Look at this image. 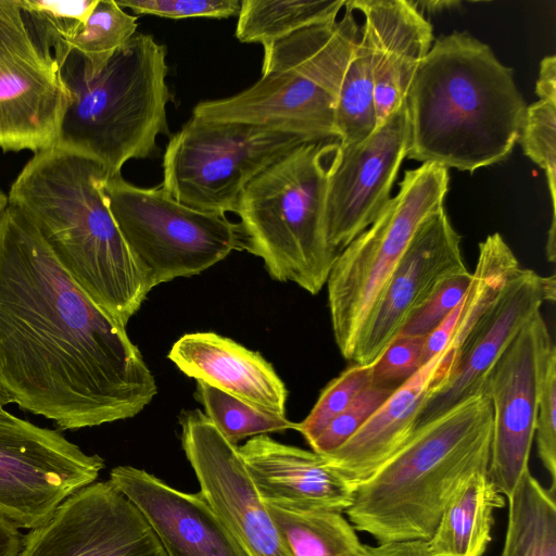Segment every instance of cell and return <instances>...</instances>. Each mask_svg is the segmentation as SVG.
<instances>
[{
	"mask_svg": "<svg viewBox=\"0 0 556 556\" xmlns=\"http://www.w3.org/2000/svg\"><path fill=\"white\" fill-rule=\"evenodd\" d=\"M0 388L61 430L135 417L157 392L125 326L9 204L0 215Z\"/></svg>",
	"mask_w": 556,
	"mask_h": 556,
	"instance_id": "obj_1",
	"label": "cell"
},
{
	"mask_svg": "<svg viewBox=\"0 0 556 556\" xmlns=\"http://www.w3.org/2000/svg\"><path fill=\"white\" fill-rule=\"evenodd\" d=\"M405 103L406 157L469 173L511 153L527 109L513 70L486 43L458 30L433 40Z\"/></svg>",
	"mask_w": 556,
	"mask_h": 556,
	"instance_id": "obj_2",
	"label": "cell"
},
{
	"mask_svg": "<svg viewBox=\"0 0 556 556\" xmlns=\"http://www.w3.org/2000/svg\"><path fill=\"white\" fill-rule=\"evenodd\" d=\"M97 161L53 144L11 185L8 204L37 230L85 293L126 326L150 292L102 192Z\"/></svg>",
	"mask_w": 556,
	"mask_h": 556,
	"instance_id": "obj_3",
	"label": "cell"
},
{
	"mask_svg": "<svg viewBox=\"0 0 556 556\" xmlns=\"http://www.w3.org/2000/svg\"><path fill=\"white\" fill-rule=\"evenodd\" d=\"M492 408L472 395L419 427L370 478L344 511L378 544L428 542L448 504L478 472L488 473Z\"/></svg>",
	"mask_w": 556,
	"mask_h": 556,
	"instance_id": "obj_4",
	"label": "cell"
},
{
	"mask_svg": "<svg viewBox=\"0 0 556 556\" xmlns=\"http://www.w3.org/2000/svg\"><path fill=\"white\" fill-rule=\"evenodd\" d=\"M166 55L152 35L136 33L89 75L71 49L58 67L67 100L54 144L97 161L109 176L153 154L156 138L168 135Z\"/></svg>",
	"mask_w": 556,
	"mask_h": 556,
	"instance_id": "obj_5",
	"label": "cell"
},
{
	"mask_svg": "<svg viewBox=\"0 0 556 556\" xmlns=\"http://www.w3.org/2000/svg\"><path fill=\"white\" fill-rule=\"evenodd\" d=\"M338 140L303 143L277 160L241 192L243 248L258 256L275 280L308 293L326 285L338 252L328 242L326 197Z\"/></svg>",
	"mask_w": 556,
	"mask_h": 556,
	"instance_id": "obj_6",
	"label": "cell"
},
{
	"mask_svg": "<svg viewBox=\"0 0 556 556\" xmlns=\"http://www.w3.org/2000/svg\"><path fill=\"white\" fill-rule=\"evenodd\" d=\"M361 27L349 8L264 48L262 75L243 91L199 102L192 116L212 121L289 124L319 141L338 140L336 104Z\"/></svg>",
	"mask_w": 556,
	"mask_h": 556,
	"instance_id": "obj_7",
	"label": "cell"
},
{
	"mask_svg": "<svg viewBox=\"0 0 556 556\" xmlns=\"http://www.w3.org/2000/svg\"><path fill=\"white\" fill-rule=\"evenodd\" d=\"M315 141L294 125L191 116L166 146L162 188L189 207L235 213L251 180L296 147Z\"/></svg>",
	"mask_w": 556,
	"mask_h": 556,
	"instance_id": "obj_8",
	"label": "cell"
},
{
	"mask_svg": "<svg viewBox=\"0 0 556 556\" xmlns=\"http://www.w3.org/2000/svg\"><path fill=\"white\" fill-rule=\"evenodd\" d=\"M447 168L422 163L406 170L379 217L339 252L327 279L336 344L352 361L361 331L420 223L444 205Z\"/></svg>",
	"mask_w": 556,
	"mask_h": 556,
	"instance_id": "obj_9",
	"label": "cell"
},
{
	"mask_svg": "<svg viewBox=\"0 0 556 556\" xmlns=\"http://www.w3.org/2000/svg\"><path fill=\"white\" fill-rule=\"evenodd\" d=\"M102 192L149 291L243 248L240 226L225 214L189 207L162 186L141 188L116 175L106 177Z\"/></svg>",
	"mask_w": 556,
	"mask_h": 556,
	"instance_id": "obj_10",
	"label": "cell"
},
{
	"mask_svg": "<svg viewBox=\"0 0 556 556\" xmlns=\"http://www.w3.org/2000/svg\"><path fill=\"white\" fill-rule=\"evenodd\" d=\"M105 467L56 430L0 410V518L36 529L78 490L96 482Z\"/></svg>",
	"mask_w": 556,
	"mask_h": 556,
	"instance_id": "obj_11",
	"label": "cell"
},
{
	"mask_svg": "<svg viewBox=\"0 0 556 556\" xmlns=\"http://www.w3.org/2000/svg\"><path fill=\"white\" fill-rule=\"evenodd\" d=\"M181 446L200 493L248 556H292L239 454L200 409L179 415Z\"/></svg>",
	"mask_w": 556,
	"mask_h": 556,
	"instance_id": "obj_12",
	"label": "cell"
},
{
	"mask_svg": "<svg viewBox=\"0 0 556 556\" xmlns=\"http://www.w3.org/2000/svg\"><path fill=\"white\" fill-rule=\"evenodd\" d=\"M409 144L404 103L361 142L338 141L328 170L326 231L338 253L367 229L391 200Z\"/></svg>",
	"mask_w": 556,
	"mask_h": 556,
	"instance_id": "obj_13",
	"label": "cell"
},
{
	"mask_svg": "<svg viewBox=\"0 0 556 556\" xmlns=\"http://www.w3.org/2000/svg\"><path fill=\"white\" fill-rule=\"evenodd\" d=\"M66 100L58 68L28 37L17 0H0V148L52 147Z\"/></svg>",
	"mask_w": 556,
	"mask_h": 556,
	"instance_id": "obj_14",
	"label": "cell"
},
{
	"mask_svg": "<svg viewBox=\"0 0 556 556\" xmlns=\"http://www.w3.org/2000/svg\"><path fill=\"white\" fill-rule=\"evenodd\" d=\"M18 556H166L136 506L110 480L68 496L29 530Z\"/></svg>",
	"mask_w": 556,
	"mask_h": 556,
	"instance_id": "obj_15",
	"label": "cell"
},
{
	"mask_svg": "<svg viewBox=\"0 0 556 556\" xmlns=\"http://www.w3.org/2000/svg\"><path fill=\"white\" fill-rule=\"evenodd\" d=\"M541 312L521 329L489 371L482 393L492 408L488 478L507 497L522 473L535 432L539 355L548 332Z\"/></svg>",
	"mask_w": 556,
	"mask_h": 556,
	"instance_id": "obj_16",
	"label": "cell"
},
{
	"mask_svg": "<svg viewBox=\"0 0 556 556\" xmlns=\"http://www.w3.org/2000/svg\"><path fill=\"white\" fill-rule=\"evenodd\" d=\"M460 241L444 205L420 223L361 331L354 364L371 365L438 287L467 269Z\"/></svg>",
	"mask_w": 556,
	"mask_h": 556,
	"instance_id": "obj_17",
	"label": "cell"
},
{
	"mask_svg": "<svg viewBox=\"0 0 556 556\" xmlns=\"http://www.w3.org/2000/svg\"><path fill=\"white\" fill-rule=\"evenodd\" d=\"M556 299L555 276H542L520 267L502 296L466 339L456 355L454 371L446 384L424 406L417 429L462 401L482 393L484 380L545 301Z\"/></svg>",
	"mask_w": 556,
	"mask_h": 556,
	"instance_id": "obj_18",
	"label": "cell"
},
{
	"mask_svg": "<svg viewBox=\"0 0 556 556\" xmlns=\"http://www.w3.org/2000/svg\"><path fill=\"white\" fill-rule=\"evenodd\" d=\"M109 480L140 511L166 556H248L200 492L179 491L132 466L114 467Z\"/></svg>",
	"mask_w": 556,
	"mask_h": 556,
	"instance_id": "obj_19",
	"label": "cell"
},
{
	"mask_svg": "<svg viewBox=\"0 0 556 556\" xmlns=\"http://www.w3.org/2000/svg\"><path fill=\"white\" fill-rule=\"evenodd\" d=\"M455 363L450 346L424 364L343 445L324 455L328 463L355 486L370 478L414 435L424 406L450 380Z\"/></svg>",
	"mask_w": 556,
	"mask_h": 556,
	"instance_id": "obj_20",
	"label": "cell"
},
{
	"mask_svg": "<svg viewBox=\"0 0 556 556\" xmlns=\"http://www.w3.org/2000/svg\"><path fill=\"white\" fill-rule=\"evenodd\" d=\"M238 451L264 503L343 513L353 502L355 485L314 451L266 434L253 437Z\"/></svg>",
	"mask_w": 556,
	"mask_h": 556,
	"instance_id": "obj_21",
	"label": "cell"
},
{
	"mask_svg": "<svg viewBox=\"0 0 556 556\" xmlns=\"http://www.w3.org/2000/svg\"><path fill=\"white\" fill-rule=\"evenodd\" d=\"M364 16L371 47L377 127L405 101L413 78L434 37L430 22L413 1L348 0Z\"/></svg>",
	"mask_w": 556,
	"mask_h": 556,
	"instance_id": "obj_22",
	"label": "cell"
},
{
	"mask_svg": "<svg viewBox=\"0 0 556 556\" xmlns=\"http://www.w3.org/2000/svg\"><path fill=\"white\" fill-rule=\"evenodd\" d=\"M168 358L187 376L260 409L286 416L288 391L274 367L257 352L215 332L179 338Z\"/></svg>",
	"mask_w": 556,
	"mask_h": 556,
	"instance_id": "obj_23",
	"label": "cell"
},
{
	"mask_svg": "<svg viewBox=\"0 0 556 556\" xmlns=\"http://www.w3.org/2000/svg\"><path fill=\"white\" fill-rule=\"evenodd\" d=\"M485 472L475 473L445 508L432 538V556H482L491 541L493 510L505 505Z\"/></svg>",
	"mask_w": 556,
	"mask_h": 556,
	"instance_id": "obj_24",
	"label": "cell"
},
{
	"mask_svg": "<svg viewBox=\"0 0 556 556\" xmlns=\"http://www.w3.org/2000/svg\"><path fill=\"white\" fill-rule=\"evenodd\" d=\"M508 500V519L500 556H556L555 494L526 470Z\"/></svg>",
	"mask_w": 556,
	"mask_h": 556,
	"instance_id": "obj_25",
	"label": "cell"
},
{
	"mask_svg": "<svg viewBox=\"0 0 556 556\" xmlns=\"http://www.w3.org/2000/svg\"><path fill=\"white\" fill-rule=\"evenodd\" d=\"M265 505L292 556H362L367 548L341 513Z\"/></svg>",
	"mask_w": 556,
	"mask_h": 556,
	"instance_id": "obj_26",
	"label": "cell"
},
{
	"mask_svg": "<svg viewBox=\"0 0 556 556\" xmlns=\"http://www.w3.org/2000/svg\"><path fill=\"white\" fill-rule=\"evenodd\" d=\"M345 1L243 0L235 35L241 42L266 47L304 28L336 21Z\"/></svg>",
	"mask_w": 556,
	"mask_h": 556,
	"instance_id": "obj_27",
	"label": "cell"
},
{
	"mask_svg": "<svg viewBox=\"0 0 556 556\" xmlns=\"http://www.w3.org/2000/svg\"><path fill=\"white\" fill-rule=\"evenodd\" d=\"M520 267L518 258L501 233H491L479 243L477 263L450 344L456 355L466 339L498 302Z\"/></svg>",
	"mask_w": 556,
	"mask_h": 556,
	"instance_id": "obj_28",
	"label": "cell"
},
{
	"mask_svg": "<svg viewBox=\"0 0 556 556\" xmlns=\"http://www.w3.org/2000/svg\"><path fill=\"white\" fill-rule=\"evenodd\" d=\"M377 128L371 47L361 27L336 104V130L341 146L363 141Z\"/></svg>",
	"mask_w": 556,
	"mask_h": 556,
	"instance_id": "obj_29",
	"label": "cell"
},
{
	"mask_svg": "<svg viewBox=\"0 0 556 556\" xmlns=\"http://www.w3.org/2000/svg\"><path fill=\"white\" fill-rule=\"evenodd\" d=\"M97 1L17 0V4L31 42L58 68L71 50V39L84 26Z\"/></svg>",
	"mask_w": 556,
	"mask_h": 556,
	"instance_id": "obj_30",
	"label": "cell"
},
{
	"mask_svg": "<svg viewBox=\"0 0 556 556\" xmlns=\"http://www.w3.org/2000/svg\"><path fill=\"white\" fill-rule=\"evenodd\" d=\"M137 16L115 0H98L84 26L71 39L89 75L100 73L113 54L137 33Z\"/></svg>",
	"mask_w": 556,
	"mask_h": 556,
	"instance_id": "obj_31",
	"label": "cell"
},
{
	"mask_svg": "<svg viewBox=\"0 0 556 556\" xmlns=\"http://www.w3.org/2000/svg\"><path fill=\"white\" fill-rule=\"evenodd\" d=\"M194 395L207 418L235 445L248 437L295 428L286 416L260 409L202 381H197Z\"/></svg>",
	"mask_w": 556,
	"mask_h": 556,
	"instance_id": "obj_32",
	"label": "cell"
},
{
	"mask_svg": "<svg viewBox=\"0 0 556 556\" xmlns=\"http://www.w3.org/2000/svg\"><path fill=\"white\" fill-rule=\"evenodd\" d=\"M525 154L545 173L552 204L546 255L555 261L556 241V101L539 99L527 105L518 138Z\"/></svg>",
	"mask_w": 556,
	"mask_h": 556,
	"instance_id": "obj_33",
	"label": "cell"
},
{
	"mask_svg": "<svg viewBox=\"0 0 556 556\" xmlns=\"http://www.w3.org/2000/svg\"><path fill=\"white\" fill-rule=\"evenodd\" d=\"M538 455L556 485V348L549 331L543 337L538 369L535 432Z\"/></svg>",
	"mask_w": 556,
	"mask_h": 556,
	"instance_id": "obj_34",
	"label": "cell"
},
{
	"mask_svg": "<svg viewBox=\"0 0 556 556\" xmlns=\"http://www.w3.org/2000/svg\"><path fill=\"white\" fill-rule=\"evenodd\" d=\"M370 365L354 364L334 378L320 393L308 416L295 422L309 444L321 431L370 386Z\"/></svg>",
	"mask_w": 556,
	"mask_h": 556,
	"instance_id": "obj_35",
	"label": "cell"
},
{
	"mask_svg": "<svg viewBox=\"0 0 556 556\" xmlns=\"http://www.w3.org/2000/svg\"><path fill=\"white\" fill-rule=\"evenodd\" d=\"M396 390V389H395ZM393 389L369 386L309 443L312 451L328 455L343 445L393 393Z\"/></svg>",
	"mask_w": 556,
	"mask_h": 556,
	"instance_id": "obj_36",
	"label": "cell"
},
{
	"mask_svg": "<svg viewBox=\"0 0 556 556\" xmlns=\"http://www.w3.org/2000/svg\"><path fill=\"white\" fill-rule=\"evenodd\" d=\"M425 337L397 334L370 365V386L397 389L424 365Z\"/></svg>",
	"mask_w": 556,
	"mask_h": 556,
	"instance_id": "obj_37",
	"label": "cell"
},
{
	"mask_svg": "<svg viewBox=\"0 0 556 556\" xmlns=\"http://www.w3.org/2000/svg\"><path fill=\"white\" fill-rule=\"evenodd\" d=\"M471 271H459L444 280L431 296L404 324L399 334L426 337L465 298Z\"/></svg>",
	"mask_w": 556,
	"mask_h": 556,
	"instance_id": "obj_38",
	"label": "cell"
},
{
	"mask_svg": "<svg viewBox=\"0 0 556 556\" xmlns=\"http://www.w3.org/2000/svg\"><path fill=\"white\" fill-rule=\"evenodd\" d=\"M123 9L170 20L228 18L240 11L239 0H117Z\"/></svg>",
	"mask_w": 556,
	"mask_h": 556,
	"instance_id": "obj_39",
	"label": "cell"
},
{
	"mask_svg": "<svg viewBox=\"0 0 556 556\" xmlns=\"http://www.w3.org/2000/svg\"><path fill=\"white\" fill-rule=\"evenodd\" d=\"M463 301L425 337L422 352L424 364L450 348L462 313Z\"/></svg>",
	"mask_w": 556,
	"mask_h": 556,
	"instance_id": "obj_40",
	"label": "cell"
},
{
	"mask_svg": "<svg viewBox=\"0 0 556 556\" xmlns=\"http://www.w3.org/2000/svg\"><path fill=\"white\" fill-rule=\"evenodd\" d=\"M362 556H432L427 542L412 541L401 543L367 545Z\"/></svg>",
	"mask_w": 556,
	"mask_h": 556,
	"instance_id": "obj_41",
	"label": "cell"
},
{
	"mask_svg": "<svg viewBox=\"0 0 556 556\" xmlns=\"http://www.w3.org/2000/svg\"><path fill=\"white\" fill-rule=\"evenodd\" d=\"M539 99L556 101V58L547 55L540 63L539 78L535 84Z\"/></svg>",
	"mask_w": 556,
	"mask_h": 556,
	"instance_id": "obj_42",
	"label": "cell"
},
{
	"mask_svg": "<svg viewBox=\"0 0 556 556\" xmlns=\"http://www.w3.org/2000/svg\"><path fill=\"white\" fill-rule=\"evenodd\" d=\"M24 535L12 523L0 518V556H18Z\"/></svg>",
	"mask_w": 556,
	"mask_h": 556,
	"instance_id": "obj_43",
	"label": "cell"
},
{
	"mask_svg": "<svg viewBox=\"0 0 556 556\" xmlns=\"http://www.w3.org/2000/svg\"><path fill=\"white\" fill-rule=\"evenodd\" d=\"M413 3L420 12L426 10L429 13H437L445 9H451L454 5H459L458 1H413Z\"/></svg>",
	"mask_w": 556,
	"mask_h": 556,
	"instance_id": "obj_44",
	"label": "cell"
},
{
	"mask_svg": "<svg viewBox=\"0 0 556 556\" xmlns=\"http://www.w3.org/2000/svg\"><path fill=\"white\" fill-rule=\"evenodd\" d=\"M10 403H13L12 397L2 388H0V410L4 409V406Z\"/></svg>",
	"mask_w": 556,
	"mask_h": 556,
	"instance_id": "obj_45",
	"label": "cell"
},
{
	"mask_svg": "<svg viewBox=\"0 0 556 556\" xmlns=\"http://www.w3.org/2000/svg\"><path fill=\"white\" fill-rule=\"evenodd\" d=\"M7 206H8V197L2 191H0V215Z\"/></svg>",
	"mask_w": 556,
	"mask_h": 556,
	"instance_id": "obj_46",
	"label": "cell"
}]
</instances>
